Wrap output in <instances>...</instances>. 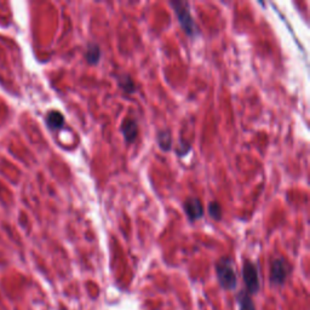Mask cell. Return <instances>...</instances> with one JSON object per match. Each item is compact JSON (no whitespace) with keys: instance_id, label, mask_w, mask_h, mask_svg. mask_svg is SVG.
I'll return each mask as SVG.
<instances>
[{"instance_id":"obj_9","label":"cell","mask_w":310,"mask_h":310,"mask_svg":"<svg viewBox=\"0 0 310 310\" xmlns=\"http://www.w3.org/2000/svg\"><path fill=\"white\" fill-rule=\"evenodd\" d=\"M157 143L163 151H170L171 149H172L173 140H172V135H171L170 130L164 129V130H160V131L158 132Z\"/></svg>"},{"instance_id":"obj_12","label":"cell","mask_w":310,"mask_h":310,"mask_svg":"<svg viewBox=\"0 0 310 310\" xmlns=\"http://www.w3.org/2000/svg\"><path fill=\"white\" fill-rule=\"evenodd\" d=\"M207 210H208V216H210L212 220H214V221L222 220V217H223L222 206H221L217 201H211L210 204H208Z\"/></svg>"},{"instance_id":"obj_13","label":"cell","mask_w":310,"mask_h":310,"mask_svg":"<svg viewBox=\"0 0 310 310\" xmlns=\"http://www.w3.org/2000/svg\"><path fill=\"white\" fill-rule=\"evenodd\" d=\"M191 150H192L191 143H188V142H183V141L179 142L178 145H177V147L175 148V151H176L177 157H178V158L185 157V155L188 154Z\"/></svg>"},{"instance_id":"obj_5","label":"cell","mask_w":310,"mask_h":310,"mask_svg":"<svg viewBox=\"0 0 310 310\" xmlns=\"http://www.w3.org/2000/svg\"><path fill=\"white\" fill-rule=\"evenodd\" d=\"M183 210H184L185 216L191 222L200 220L204 217V205L200 201V199L191 197L183 202Z\"/></svg>"},{"instance_id":"obj_4","label":"cell","mask_w":310,"mask_h":310,"mask_svg":"<svg viewBox=\"0 0 310 310\" xmlns=\"http://www.w3.org/2000/svg\"><path fill=\"white\" fill-rule=\"evenodd\" d=\"M291 271L290 264L283 257L273 259L270 265V283L274 286H283Z\"/></svg>"},{"instance_id":"obj_8","label":"cell","mask_w":310,"mask_h":310,"mask_svg":"<svg viewBox=\"0 0 310 310\" xmlns=\"http://www.w3.org/2000/svg\"><path fill=\"white\" fill-rule=\"evenodd\" d=\"M45 121L47 128L50 130H59L63 128L66 120L61 112H58V110H51V112L47 113Z\"/></svg>"},{"instance_id":"obj_6","label":"cell","mask_w":310,"mask_h":310,"mask_svg":"<svg viewBox=\"0 0 310 310\" xmlns=\"http://www.w3.org/2000/svg\"><path fill=\"white\" fill-rule=\"evenodd\" d=\"M120 131H121L124 140L128 144L134 143L137 140L138 136V124L135 119L125 118L120 125Z\"/></svg>"},{"instance_id":"obj_3","label":"cell","mask_w":310,"mask_h":310,"mask_svg":"<svg viewBox=\"0 0 310 310\" xmlns=\"http://www.w3.org/2000/svg\"><path fill=\"white\" fill-rule=\"evenodd\" d=\"M242 279L250 293L252 295L258 293V291L261 290L258 268L254 262L249 261V259H246L242 264Z\"/></svg>"},{"instance_id":"obj_1","label":"cell","mask_w":310,"mask_h":310,"mask_svg":"<svg viewBox=\"0 0 310 310\" xmlns=\"http://www.w3.org/2000/svg\"><path fill=\"white\" fill-rule=\"evenodd\" d=\"M170 5L172 6L173 12H175L183 32L189 38H195V36L198 34V27L192 16L188 3L182 2V0H175V2H170Z\"/></svg>"},{"instance_id":"obj_7","label":"cell","mask_w":310,"mask_h":310,"mask_svg":"<svg viewBox=\"0 0 310 310\" xmlns=\"http://www.w3.org/2000/svg\"><path fill=\"white\" fill-rule=\"evenodd\" d=\"M101 57H102V51H101V47L99 44L91 42L86 45L84 52V58L90 66H97L101 61Z\"/></svg>"},{"instance_id":"obj_10","label":"cell","mask_w":310,"mask_h":310,"mask_svg":"<svg viewBox=\"0 0 310 310\" xmlns=\"http://www.w3.org/2000/svg\"><path fill=\"white\" fill-rule=\"evenodd\" d=\"M116 84L120 87L122 92L132 95L136 92V84L134 79L130 77L129 74H120L116 77Z\"/></svg>"},{"instance_id":"obj_2","label":"cell","mask_w":310,"mask_h":310,"mask_svg":"<svg viewBox=\"0 0 310 310\" xmlns=\"http://www.w3.org/2000/svg\"><path fill=\"white\" fill-rule=\"evenodd\" d=\"M218 283L224 290H234L238 286V275L234 268V261L230 257H222L216 263Z\"/></svg>"},{"instance_id":"obj_11","label":"cell","mask_w":310,"mask_h":310,"mask_svg":"<svg viewBox=\"0 0 310 310\" xmlns=\"http://www.w3.org/2000/svg\"><path fill=\"white\" fill-rule=\"evenodd\" d=\"M236 299H238L239 310H256L254 300H252L251 296H249L247 292H245V291H241L238 297H236Z\"/></svg>"}]
</instances>
